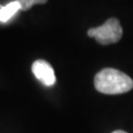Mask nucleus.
Segmentation results:
<instances>
[{"mask_svg": "<svg viewBox=\"0 0 133 133\" xmlns=\"http://www.w3.org/2000/svg\"><path fill=\"white\" fill-rule=\"evenodd\" d=\"M97 91L105 95H118L133 88V80L123 72L114 68H105L95 76Z\"/></svg>", "mask_w": 133, "mask_h": 133, "instance_id": "obj_1", "label": "nucleus"}, {"mask_svg": "<svg viewBox=\"0 0 133 133\" xmlns=\"http://www.w3.org/2000/svg\"><path fill=\"white\" fill-rule=\"evenodd\" d=\"M122 28L116 18H110L100 27L88 30V36L96 38L98 43L104 45L119 42L122 37Z\"/></svg>", "mask_w": 133, "mask_h": 133, "instance_id": "obj_2", "label": "nucleus"}, {"mask_svg": "<svg viewBox=\"0 0 133 133\" xmlns=\"http://www.w3.org/2000/svg\"><path fill=\"white\" fill-rule=\"evenodd\" d=\"M32 71L34 75L38 81H41L44 86H53L56 82L54 70L52 66L45 60L38 59L33 63L32 65Z\"/></svg>", "mask_w": 133, "mask_h": 133, "instance_id": "obj_3", "label": "nucleus"}, {"mask_svg": "<svg viewBox=\"0 0 133 133\" xmlns=\"http://www.w3.org/2000/svg\"><path fill=\"white\" fill-rule=\"evenodd\" d=\"M21 9L20 4L17 1L10 2L5 6H0V22H7Z\"/></svg>", "mask_w": 133, "mask_h": 133, "instance_id": "obj_4", "label": "nucleus"}, {"mask_svg": "<svg viewBox=\"0 0 133 133\" xmlns=\"http://www.w3.org/2000/svg\"><path fill=\"white\" fill-rule=\"evenodd\" d=\"M20 4L21 10L27 11L32 8L35 4H44L48 2V0H15Z\"/></svg>", "mask_w": 133, "mask_h": 133, "instance_id": "obj_5", "label": "nucleus"}, {"mask_svg": "<svg viewBox=\"0 0 133 133\" xmlns=\"http://www.w3.org/2000/svg\"><path fill=\"white\" fill-rule=\"evenodd\" d=\"M111 133H127V132H125L123 130H115V131H114V132Z\"/></svg>", "mask_w": 133, "mask_h": 133, "instance_id": "obj_6", "label": "nucleus"}]
</instances>
